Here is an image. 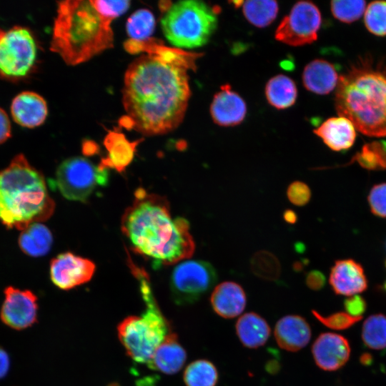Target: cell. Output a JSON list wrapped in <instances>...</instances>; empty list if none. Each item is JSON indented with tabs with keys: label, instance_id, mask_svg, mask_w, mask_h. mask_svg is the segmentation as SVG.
I'll return each instance as SVG.
<instances>
[{
	"label": "cell",
	"instance_id": "43",
	"mask_svg": "<svg viewBox=\"0 0 386 386\" xmlns=\"http://www.w3.org/2000/svg\"><path fill=\"white\" fill-rule=\"evenodd\" d=\"M384 287H385V289L386 290V282H385V283L384 284Z\"/></svg>",
	"mask_w": 386,
	"mask_h": 386
},
{
	"label": "cell",
	"instance_id": "31",
	"mask_svg": "<svg viewBox=\"0 0 386 386\" xmlns=\"http://www.w3.org/2000/svg\"><path fill=\"white\" fill-rule=\"evenodd\" d=\"M354 161L367 169H386V142H372L365 144L352 162Z\"/></svg>",
	"mask_w": 386,
	"mask_h": 386
},
{
	"label": "cell",
	"instance_id": "21",
	"mask_svg": "<svg viewBox=\"0 0 386 386\" xmlns=\"http://www.w3.org/2000/svg\"><path fill=\"white\" fill-rule=\"evenodd\" d=\"M355 127L345 117L339 116L326 119L314 133L322 139L323 142L334 151L350 149L356 138Z\"/></svg>",
	"mask_w": 386,
	"mask_h": 386
},
{
	"label": "cell",
	"instance_id": "6",
	"mask_svg": "<svg viewBox=\"0 0 386 386\" xmlns=\"http://www.w3.org/2000/svg\"><path fill=\"white\" fill-rule=\"evenodd\" d=\"M132 271L139 282L146 310L141 316L124 319L117 326L118 336L130 358L138 363H148L171 333L170 325L156 302L146 272L137 266Z\"/></svg>",
	"mask_w": 386,
	"mask_h": 386
},
{
	"label": "cell",
	"instance_id": "28",
	"mask_svg": "<svg viewBox=\"0 0 386 386\" xmlns=\"http://www.w3.org/2000/svg\"><path fill=\"white\" fill-rule=\"evenodd\" d=\"M183 379L186 386H216L219 373L216 366L206 359L196 360L186 367Z\"/></svg>",
	"mask_w": 386,
	"mask_h": 386
},
{
	"label": "cell",
	"instance_id": "24",
	"mask_svg": "<svg viewBox=\"0 0 386 386\" xmlns=\"http://www.w3.org/2000/svg\"><path fill=\"white\" fill-rule=\"evenodd\" d=\"M140 140L129 142L121 133L111 132L104 139V144L108 154L102 159L99 166L123 172L134 159L136 147Z\"/></svg>",
	"mask_w": 386,
	"mask_h": 386
},
{
	"label": "cell",
	"instance_id": "15",
	"mask_svg": "<svg viewBox=\"0 0 386 386\" xmlns=\"http://www.w3.org/2000/svg\"><path fill=\"white\" fill-rule=\"evenodd\" d=\"M209 112L216 124L232 127L239 124L244 119L247 106L244 99L226 84L214 96Z\"/></svg>",
	"mask_w": 386,
	"mask_h": 386
},
{
	"label": "cell",
	"instance_id": "14",
	"mask_svg": "<svg viewBox=\"0 0 386 386\" xmlns=\"http://www.w3.org/2000/svg\"><path fill=\"white\" fill-rule=\"evenodd\" d=\"M350 342L344 336L333 333L320 334L312 346V354L316 365L327 372L336 371L349 360Z\"/></svg>",
	"mask_w": 386,
	"mask_h": 386
},
{
	"label": "cell",
	"instance_id": "20",
	"mask_svg": "<svg viewBox=\"0 0 386 386\" xmlns=\"http://www.w3.org/2000/svg\"><path fill=\"white\" fill-rule=\"evenodd\" d=\"M187 352L174 333H169L147 363L149 368L167 375L177 373L184 366Z\"/></svg>",
	"mask_w": 386,
	"mask_h": 386
},
{
	"label": "cell",
	"instance_id": "26",
	"mask_svg": "<svg viewBox=\"0 0 386 386\" xmlns=\"http://www.w3.org/2000/svg\"><path fill=\"white\" fill-rule=\"evenodd\" d=\"M265 96L269 104L278 109L292 106L297 97V89L294 81L284 74L272 77L266 84Z\"/></svg>",
	"mask_w": 386,
	"mask_h": 386
},
{
	"label": "cell",
	"instance_id": "41",
	"mask_svg": "<svg viewBox=\"0 0 386 386\" xmlns=\"http://www.w3.org/2000/svg\"><path fill=\"white\" fill-rule=\"evenodd\" d=\"M11 361L9 353L0 347V379L5 377L10 369Z\"/></svg>",
	"mask_w": 386,
	"mask_h": 386
},
{
	"label": "cell",
	"instance_id": "12",
	"mask_svg": "<svg viewBox=\"0 0 386 386\" xmlns=\"http://www.w3.org/2000/svg\"><path fill=\"white\" fill-rule=\"evenodd\" d=\"M0 319L9 327L23 330L37 322V297L30 290L11 286L5 288Z\"/></svg>",
	"mask_w": 386,
	"mask_h": 386
},
{
	"label": "cell",
	"instance_id": "30",
	"mask_svg": "<svg viewBox=\"0 0 386 386\" xmlns=\"http://www.w3.org/2000/svg\"><path fill=\"white\" fill-rule=\"evenodd\" d=\"M155 28V19L153 14L147 9H139L127 19L126 30L131 40L145 41L153 34Z\"/></svg>",
	"mask_w": 386,
	"mask_h": 386
},
{
	"label": "cell",
	"instance_id": "22",
	"mask_svg": "<svg viewBox=\"0 0 386 386\" xmlns=\"http://www.w3.org/2000/svg\"><path fill=\"white\" fill-rule=\"evenodd\" d=\"M339 76L335 66L324 59L308 63L302 72V82L310 91L327 94L336 89Z\"/></svg>",
	"mask_w": 386,
	"mask_h": 386
},
{
	"label": "cell",
	"instance_id": "9",
	"mask_svg": "<svg viewBox=\"0 0 386 386\" xmlns=\"http://www.w3.org/2000/svg\"><path fill=\"white\" fill-rule=\"evenodd\" d=\"M107 170L86 158L71 157L58 167L54 184L66 199L85 202L97 185L106 184Z\"/></svg>",
	"mask_w": 386,
	"mask_h": 386
},
{
	"label": "cell",
	"instance_id": "11",
	"mask_svg": "<svg viewBox=\"0 0 386 386\" xmlns=\"http://www.w3.org/2000/svg\"><path fill=\"white\" fill-rule=\"evenodd\" d=\"M322 16L317 6L309 1L297 2L277 26L275 39L292 46L310 44L317 39Z\"/></svg>",
	"mask_w": 386,
	"mask_h": 386
},
{
	"label": "cell",
	"instance_id": "36",
	"mask_svg": "<svg viewBox=\"0 0 386 386\" xmlns=\"http://www.w3.org/2000/svg\"><path fill=\"white\" fill-rule=\"evenodd\" d=\"M368 202L371 212L380 217H386V183L375 184L371 189Z\"/></svg>",
	"mask_w": 386,
	"mask_h": 386
},
{
	"label": "cell",
	"instance_id": "7",
	"mask_svg": "<svg viewBox=\"0 0 386 386\" xmlns=\"http://www.w3.org/2000/svg\"><path fill=\"white\" fill-rule=\"evenodd\" d=\"M217 12L204 1L184 0L170 4L161 19L167 39L178 49L205 45L217 27Z\"/></svg>",
	"mask_w": 386,
	"mask_h": 386
},
{
	"label": "cell",
	"instance_id": "16",
	"mask_svg": "<svg viewBox=\"0 0 386 386\" xmlns=\"http://www.w3.org/2000/svg\"><path fill=\"white\" fill-rule=\"evenodd\" d=\"M329 282L336 294L349 297L361 293L367 287L362 267L350 259L335 262Z\"/></svg>",
	"mask_w": 386,
	"mask_h": 386
},
{
	"label": "cell",
	"instance_id": "19",
	"mask_svg": "<svg viewBox=\"0 0 386 386\" xmlns=\"http://www.w3.org/2000/svg\"><path fill=\"white\" fill-rule=\"evenodd\" d=\"M210 304L217 315L224 319H232L244 311L247 295L240 284L226 281L214 287L210 296Z\"/></svg>",
	"mask_w": 386,
	"mask_h": 386
},
{
	"label": "cell",
	"instance_id": "35",
	"mask_svg": "<svg viewBox=\"0 0 386 386\" xmlns=\"http://www.w3.org/2000/svg\"><path fill=\"white\" fill-rule=\"evenodd\" d=\"M312 313L320 323L335 330L348 329L362 319V317H352L346 312H337L323 316L319 312L312 310Z\"/></svg>",
	"mask_w": 386,
	"mask_h": 386
},
{
	"label": "cell",
	"instance_id": "8",
	"mask_svg": "<svg viewBox=\"0 0 386 386\" xmlns=\"http://www.w3.org/2000/svg\"><path fill=\"white\" fill-rule=\"evenodd\" d=\"M37 54L35 39L26 27L0 28V76L17 81L26 77L33 68Z\"/></svg>",
	"mask_w": 386,
	"mask_h": 386
},
{
	"label": "cell",
	"instance_id": "40",
	"mask_svg": "<svg viewBox=\"0 0 386 386\" xmlns=\"http://www.w3.org/2000/svg\"><path fill=\"white\" fill-rule=\"evenodd\" d=\"M11 134V127L6 112L0 107V144L5 142Z\"/></svg>",
	"mask_w": 386,
	"mask_h": 386
},
{
	"label": "cell",
	"instance_id": "5",
	"mask_svg": "<svg viewBox=\"0 0 386 386\" xmlns=\"http://www.w3.org/2000/svg\"><path fill=\"white\" fill-rule=\"evenodd\" d=\"M54 208L44 175L22 154L0 170V222L6 228L22 231L47 220Z\"/></svg>",
	"mask_w": 386,
	"mask_h": 386
},
{
	"label": "cell",
	"instance_id": "34",
	"mask_svg": "<svg viewBox=\"0 0 386 386\" xmlns=\"http://www.w3.org/2000/svg\"><path fill=\"white\" fill-rule=\"evenodd\" d=\"M367 30L377 36L386 35V1H375L366 7L364 15Z\"/></svg>",
	"mask_w": 386,
	"mask_h": 386
},
{
	"label": "cell",
	"instance_id": "42",
	"mask_svg": "<svg viewBox=\"0 0 386 386\" xmlns=\"http://www.w3.org/2000/svg\"><path fill=\"white\" fill-rule=\"evenodd\" d=\"M284 219L290 224H295L297 220V214L292 209H287L283 214Z\"/></svg>",
	"mask_w": 386,
	"mask_h": 386
},
{
	"label": "cell",
	"instance_id": "33",
	"mask_svg": "<svg viewBox=\"0 0 386 386\" xmlns=\"http://www.w3.org/2000/svg\"><path fill=\"white\" fill-rule=\"evenodd\" d=\"M334 17L343 23H352L360 19L366 9V2L362 0H334L331 1Z\"/></svg>",
	"mask_w": 386,
	"mask_h": 386
},
{
	"label": "cell",
	"instance_id": "2",
	"mask_svg": "<svg viewBox=\"0 0 386 386\" xmlns=\"http://www.w3.org/2000/svg\"><path fill=\"white\" fill-rule=\"evenodd\" d=\"M121 229L131 248L155 267L177 263L194 252L189 222L172 217L167 199L143 188L135 191L132 205L122 216Z\"/></svg>",
	"mask_w": 386,
	"mask_h": 386
},
{
	"label": "cell",
	"instance_id": "1",
	"mask_svg": "<svg viewBox=\"0 0 386 386\" xmlns=\"http://www.w3.org/2000/svg\"><path fill=\"white\" fill-rule=\"evenodd\" d=\"M130 53L145 51L129 65L124 77L122 124L146 135L164 134L184 119L191 90L188 72L202 54L159 44L151 39L127 41Z\"/></svg>",
	"mask_w": 386,
	"mask_h": 386
},
{
	"label": "cell",
	"instance_id": "25",
	"mask_svg": "<svg viewBox=\"0 0 386 386\" xmlns=\"http://www.w3.org/2000/svg\"><path fill=\"white\" fill-rule=\"evenodd\" d=\"M18 242L24 253L30 257H39L49 252L53 236L46 226L41 223H34L21 231Z\"/></svg>",
	"mask_w": 386,
	"mask_h": 386
},
{
	"label": "cell",
	"instance_id": "10",
	"mask_svg": "<svg viewBox=\"0 0 386 386\" xmlns=\"http://www.w3.org/2000/svg\"><path fill=\"white\" fill-rule=\"evenodd\" d=\"M217 281V272L208 262L191 259L178 264L170 277L172 299L178 305L197 302Z\"/></svg>",
	"mask_w": 386,
	"mask_h": 386
},
{
	"label": "cell",
	"instance_id": "32",
	"mask_svg": "<svg viewBox=\"0 0 386 386\" xmlns=\"http://www.w3.org/2000/svg\"><path fill=\"white\" fill-rule=\"evenodd\" d=\"M252 272L257 277L269 281L280 276L281 267L276 256L267 251L256 252L250 260Z\"/></svg>",
	"mask_w": 386,
	"mask_h": 386
},
{
	"label": "cell",
	"instance_id": "17",
	"mask_svg": "<svg viewBox=\"0 0 386 386\" xmlns=\"http://www.w3.org/2000/svg\"><path fill=\"white\" fill-rule=\"evenodd\" d=\"M274 336L280 348L294 352L303 349L310 342L312 330L303 317L287 315L276 322Z\"/></svg>",
	"mask_w": 386,
	"mask_h": 386
},
{
	"label": "cell",
	"instance_id": "37",
	"mask_svg": "<svg viewBox=\"0 0 386 386\" xmlns=\"http://www.w3.org/2000/svg\"><path fill=\"white\" fill-rule=\"evenodd\" d=\"M289 201L296 206L307 204L311 198V191L307 184L295 181L291 183L287 189Z\"/></svg>",
	"mask_w": 386,
	"mask_h": 386
},
{
	"label": "cell",
	"instance_id": "13",
	"mask_svg": "<svg viewBox=\"0 0 386 386\" xmlns=\"http://www.w3.org/2000/svg\"><path fill=\"white\" fill-rule=\"evenodd\" d=\"M95 272V264L91 260L64 252L50 262V278L57 287L67 290L89 282Z\"/></svg>",
	"mask_w": 386,
	"mask_h": 386
},
{
	"label": "cell",
	"instance_id": "29",
	"mask_svg": "<svg viewBox=\"0 0 386 386\" xmlns=\"http://www.w3.org/2000/svg\"><path fill=\"white\" fill-rule=\"evenodd\" d=\"M362 340L370 349H386V315L379 313L369 316L362 328Z\"/></svg>",
	"mask_w": 386,
	"mask_h": 386
},
{
	"label": "cell",
	"instance_id": "3",
	"mask_svg": "<svg viewBox=\"0 0 386 386\" xmlns=\"http://www.w3.org/2000/svg\"><path fill=\"white\" fill-rule=\"evenodd\" d=\"M113 20L97 0L57 1L50 49L68 65L86 62L113 47Z\"/></svg>",
	"mask_w": 386,
	"mask_h": 386
},
{
	"label": "cell",
	"instance_id": "39",
	"mask_svg": "<svg viewBox=\"0 0 386 386\" xmlns=\"http://www.w3.org/2000/svg\"><path fill=\"white\" fill-rule=\"evenodd\" d=\"M305 280L307 286L315 291L321 290L325 284L324 274L317 270H312L307 273Z\"/></svg>",
	"mask_w": 386,
	"mask_h": 386
},
{
	"label": "cell",
	"instance_id": "4",
	"mask_svg": "<svg viewBox=\"0 0 386 386\" xmlns=\"http://www.w3.org/2000/svg\"><path fill=\"white\" fill-rule=\"evenodd\" d=\"M335 105L362 134L386 136V67L363 60L339 76Z\"/></svg>",
	"mask_w": 386,
	"mask_h": 386
},
{
	"label": "cell",
	"instance_id": "27",
	"mask_svg": "<svg viewBox=\"0 0 386 386\" xmlns=\"http://www.w3.org/2000/svg\"><path fill=\"white\" fill-rule=\"evenodd\" d=\"M234 3L242 8L246 19L258 28L269 25L277 17L279 11L276 1L254 0Z\"/></svg>",
	"mask_w": 386,
	"mask_h": 386
},
{
	"label": "cell",
	"instance_id": "18",
	"mask_svg": "<svg viewBox=\"0 0 386 386\" xmlns=\"http://www.w3.org/2000/svg\"><path fill=\"white\" fill-rule=\"evenodd\" d=\"M11 114L13 119L21 127H39L45 122L48 115L46 102L36 92L22 91L13 99Z\"/></svg>",
	"mask_w": 386,
	"mask_h": 386
},
{
	"label": "cell",
	"instance_id": "38",
	"mask_svg": "<svg viewBox=\"0 0 386 386\" xmlns=\"http://www.w3.org/2000/svg\"><path fill=\"white\" fill-rule=\"evenodd\" d=\"M344 307L346 312L352 317H362L365 313L367 304L363 297L356 295L351 296L344 301Z\"/></svg>",
	"mask_w": 386,
	"mask_h": 386
},
{
	"label": "cell",
	"instance_id": "23",
	"mask_svg": "<svg viewBox=\"0 0 386 386\" xmlns=\"http://www.w3.org/2000/svg\"><path fill=\"white\" fill-rule=\"evenodd\" d=\"M235 332L243 346L257 349L267 342L271 329L264 317L256 312H250L238 318L235 323Z\"/></svg>",
	"mask_w": 386,
	"mask_h": 386
}]
</instances>
